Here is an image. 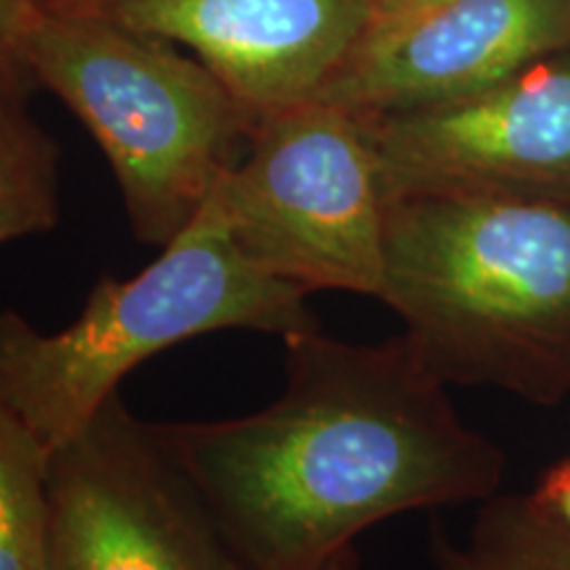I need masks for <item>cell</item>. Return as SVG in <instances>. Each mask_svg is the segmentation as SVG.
<instances>
[{
	"mask_svg": "<svg viewBox=\"0 0 570 570\" xmlns=\"http://www.w3.org/2000/svg\"><path fill=\"white\" fill-rule=\"evenodd\" d=\"M38 11L40 6L35 0H0V80L30 92L38 85L21 59V48Z\"/></svg>",
	"mask_w": 570,
	"mask_h": 570,
	"instance_id": "4fadbf2b",
	"label": "cell"
},
{
	"mask_svg": "<svg viewBox=\"0 0 570 570\" xmlns=\"http://www.w3.org/2000/svg\"><path fill=\"white\" fill-rule=\"evenodd\" d=\"M21 59L98 142L146 246L194 223L259 119L180 46L90 11L40 9Z\"/></svg>",
	"mask_w": 570,
	"mask_h": 570,
	"instance_id": "277c9868",
	"label": "cell"
},
{
	"mask_svg": "<svg viewBox=\"0 0 570 570\" xmlns=\"http://www.w3.org/2000/svg\"><path fill=\"white\" fill-rule=\"evenodd\" d=\"M436 570H570V529L531 494H494L454 541L431 525Z\"/></svg>",
	"mask_w": 570,
	"mask_h": 570,
	"instance_id": "30bf717a",
	"label": "cell"
},
{
	"mask_svg": "<svg viewBox=\"0 0 570 570\" xmlns=\"http://www.w3.org/2000/svg\"><path fill=\"white\" fill-rule=\"evenodd\" d=\"M35 3H38L40 9H61V6L71 3V0H35Z\"/></svg>",
	"mask_w": 570,
	"mask_h": 570,
	"instance_id": "e0dca14e",
	"label": "cell"
},
{
	"mask_svg": "<svg viewBox=\"0 0 570 570\" xmlns=\"http://www.w3.org/2000/svg\"><path fill=\"white\" fill-rule=\"evenodd\" d=\"M209 198L262 275L304 294L348 291L381 302L389 196L356 114L325 101L259 114L246 154Z\"/></svg>",
	"mask_w": 570,
	"mask_h": 570,
	"instance_id": "5b68a950",
	"label": "cell"
},
{
	"mask_svg": "<svg viewBox=\"0 0 570 570\" xmlns=\"http://www.w3.org/2000/svg\"><path fill=\"white\" fill-rule=\"evenodd\" d=\"M48 489L59 570H252L122 394L51 454Z\"/></svg>",
	"mask_w": 570,
	"mask_h": 570,
	"instance_id": "8992f818",
	"label": "cell"
},
{
	"mask_svg": "<svg viewBox=\"0 0 570 570\" xmlns=\"http://www.w3.org/2000/svg\"><path fill=\"white\" fill-rule=\"evenodd\" d=\"M61 11L185 46L256 114L315 101L373 27L370 0H71Z\"/></svg>",
	"mask_w": 570,
	"mask_h": 570,
	"instance_id": "ba28073f",
	"label": "cell"
},
{
	"mask_svg": "<svg viewBox=\"0 0 570 570\" xmlns=\"http://www.w3.org/2000/svg\"><path fill=\"white\" fill-rule=\"evenodd\" d=\"M294 570H356L354 547H344V550L327 554V558H323V560H315V562H309V566H302Z\"/></svg>",
	"mask_w": 570,
	"mask_h": 570,
	"instance_id": "2e32d148",
	"label": "cell"
},
{
	"mask_svg": "<svg viewBox=\"0 0 570 570\" xmlns=\"http://www.w3.org/2000/svg\"><path fill=\"white\" fill-rule=\"evenodd\" d=\"M360 119L389 202L410 194L570 202V51L473 96Z\"/></svg>",
	"mask_w": 570,
	"mask_h": 570,
	"instance_id": "52a82bcc",
	"label": "cell"
},
{
	"mask_svg": "<svg viewBox=\"0 0 570 570\" xmlns=\"http://www.w3.org/2000/svg\"><path fill=\"white\" fill-rule=\"evenodd\" d=\"M373 3V27H386L394 24V21H402L412 17V13L431 9V6L441 3V0H370Z\"/></svg>",
	"mask_w": 570,
	"mask_h": 570,
	"instance_id": "9a60e30c",
	"label": "cell"
},
{
	"mask_svg": "<svg viewBox=\"0 0 570 570\" xmlns=\"http://www.w3.org/2000/svg\"><path fill=\"white\" fill-rule=\"evenodd\" d=\"M30 90L0 80V246L61 219V148L27 109Z\"/></svg>",
	"mask_w": 570,
	"mask_h": 570,
	"instance_id": "8fae6325",
	"label": "cell"
},
{
	"mask_svg": "<svg viewBox=\"0 0 570 570\" xmlns=\"http://www.w3.org/2000/svg\"><path fill=\"white\" fill-rule=\"evenodd\" d=\"M381 302L441 381L570 399V202L410 194L389 202Z\"/></svg>",
	"mask_w": 570,
	"mask_h": 570,
	"instance_id": "7a4b0ae2",
	"label": "cell"
},
{
	"mask_svg": "<svg viewBox=\"0 0 570 570\" xmlns=\"http://www.w3.org/2000/svg\"><path fill=\"white\" fill-rule=\"evenodd\" d=\"M285 389L254 415L156 423L252 570H294L381 520L499 494L508 458L454 410L407 336H285Z\"/></svg>",
	"mask_w": 570,
	"mask_h": 570,
	"instance_id": "6da1fadb",
	"label": "cell"
},
{
	"mask_svg": "<svg viewBox=\"0 0 570 570\" xmlns=\"http://www.w3.org/2000/svg\"><path fill=\"white\" fill-rule=\"evenodd\" d=\"M562 51H570V0H441L370 30L315 101L356 117L423 109Z\"/></svg>",
	"mask_w": 570,
	"mask_h": 570,
	"instance_id": "9c48e42d",
	"label": "cell"
},
{
	"mask_svg": "<svg viewBox=\"0 0 570 570\" xmlns=\"http://www.w3.org/2000/svg\"><path fill=\"white\" fill-rule=\"evenodd\" d=\"M51 454L0 404V570H53Z\"/></svg>",
	"mask_w": 570,
	"mask_h": 570,
	"instance_id": "7c38bea8",
	"label": "cell"
},
{
	"mask_svg": "<svg viewBox=\"0 0 570 570\" xmlns=\"http://www.w3.org/2000/svg\"><path fill=\"white\" fill-rule=\"evenodd\" d=\"M53 570H59V568H56V566H53Z\"/></svg>",
	"mask_w": 570,
	"mask_h": 570,
	"instance_id": "ac0fdd59",
	"label": "cell"
},
{
	"mask_svg": "<svg viewBox=\"0 0 570 570\" xmlns=\"http://www.w3.org/2000/svg\"><path fill=\"white\" fill-rule=\"evenodd\" d=\"M306 296L248 265L209 198L142 273L98 277L63 331L42 333L17 309L0 312V404L53 454L154 354L214 331H320Z\"/></svg>",
	"mask_w": 570,
	"mask_h": 570,
	"instance_id": "3957f363",
	"label": "cell"
},
{
	"mask_svg": "<svg viewBox=\"0 0 570 570\" xmlns=\"http://www.w3.org/2000/svg\"><path fill=\"white\" fill-rule=\"evenodd\" d=\"M529 494L570 529V458L547 468Z\"/></svg>",
	"mask_w": 570,
	"mask_h": 570,
	"instance_id": "5bb4252c",
	"label": "cell"
}]
</instances>
